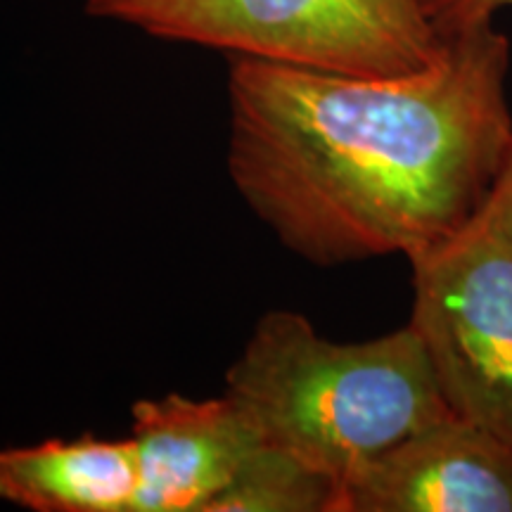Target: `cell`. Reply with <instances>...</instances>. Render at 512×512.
Here are the masks:
<instances>
[{
  "label": "cell",
  "instance_id": "4",
  "mask_svg": "<svg viewBox=\"0 0 512 512\" xmlns=\"http://www.w3.org/2000/svg\"><path fill=\"white\" fill-rule=\"evenodd\" d=\"M411 328L446 406L512 446V245L479 214L408 256Z\"/></svg>",
  "mask_w": 512,
  "mask_h": 512
},
{
  "label": "cell",
  "instance_id": "6",
  "mask_svg": "<svg viewBox=\"0 0 512 512\" xmlns=\"http://www.w3.org/2000/svg\"><path fill=\"white\" fill-rule=\"evenodd\" d=\"M131 439L138 453L133 512H209L264 446L252 420L226 394L138 401Z\"/></svg>",
  "mask_w": 512,
  "mask_h": 512
},
{
  "label": "cell",
  "instance_id": "10",
  "mask_svg": "<svg viewBox=\"0 0 512 512\" xmlns=\"http://www.w3.org/2000/svg\"><path fill=\"white\" fill-rule=\"evenodd\" d=\"M482 214L498 230V235L512 245V145L503 159L494 188H491L489 197H486Z\"/></svg>",
  "mask_w": 512,
  "mask_h": 512
},
{
  "label": "cell",
  "instance_id": "8",
  "mask_svg": "<svg viewBox=\"0 0 512 512\" xmlns=\"http://www.w3.org/2000/svg\"><path fill=\"white\" fill-rule=\"evenodd\" d=\"M337 484L280 448L261 446L209 512H335Z\"/></svg>",
  "mask_w": 512,
  "mask_h": 512
},
{
  "label": "cell",
  "instance_id": "9",
  "mask_svg": "<svg viewBox=\"0 0 512 512\" xmlns=\"http://www.w3.org/2000/svg\"><path fill=\"white\" fill-rule=\"evenodd\" d=\"M503 8H512V0H425L427 15L441 38L491 22Z\"/></svg>",
  "mask_w": 512,
  "mask_h": 512
},
{
  "label": "cell",
  "instance_id": "2",
  "mask_svg": "<svg viewBox=\"0 0 512 512\" xmlns=\"http://www.w3.org/2000/svg\"><path fill=\"white\" fill-rule=\"evenodd\" d=\"M226 396L266 446L290 453L339 486L370 460L451 418L411 325L330 342L294 311H268L226 375Z\"/></svg>",
  "mask_w": 512,
  "mask_h": 512
},
{
  "label": "cell",
  "instance_id": "3",
  "mask_svg": "<svg viewBox=\"0 0 512 512\" xmlns=\"http://www.w3.org/2000/svg\"><path fill=\"white\" fill-rule=\"evenodd\" d=\"M86 12L164 41L358 79L420 74L446 48L425 0H86Z\"/></svg>",
  "mask_w": 512,
  "mask_h": 512
},
{
  "label": "cell",
  "instance_id": "1",
  "mask_svg": "<svg viewBox=\"0 0 512 512\" xmlns=\"http://www.w3.org/2000/svg\"><path fill=\"white\" fill-rule=\"evenodd\" d=\"M444 38L399 79L233 57L230 181L290 252L408 259L482 211L512 145L510 41L491 22Z\"/></svg>",
  "mask_w": 512,
  "mask_h": 512
},
{
  "label": "cell",
  "instance_id": "5",
  "mask_svg": "<svg viewBox=\"0 0 512 512\" xmlns=\"http://www.w3.org/2000/svg\"><path fill=\"white\" fill-rule=\"evenodd\" d=\"M335 512H512V446L451 415L344 479Z\"/></svg>",
  "mask_w": 512,
  "mask_h": 512
},
{
  "label": "cell",
  "instance_id": "7",
  "mask_svg": "<svg viewBox=\"0 0 512 512\" xmlns=\"http://www.w3.org/2000/svg\"><path fill=\"white\" fill-rule=\"evenodd\" d=\"M133 439H48L0 448V501L31 512H133Z\"/></svg>",
  "mask_w": 512,
  "mask_h": 512
}]
</instances>
